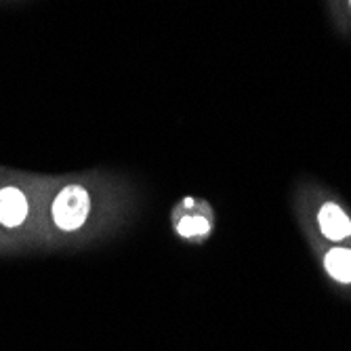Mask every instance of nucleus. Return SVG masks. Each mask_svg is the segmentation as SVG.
<instances>
[{
    "instance_id": "1",
    "label": "nucleus",
    "mask_w": 351,
    "mask_h": 351,
    "mask_svg": "<svg viewBox=\"0 0 351 351\" xmlns=\"http://www.w3.org/2000/svg\"><path fill=\"white\" fill-rule=\"evenodd\" d=\"M90 210L88 191L80 185L63 187L53 202V221L63 232H74L84 226Z\"/></svg>"
},
{
    "instance_id": "2",
    "label": "nucleus",
    "mask_w": 351,
    "mask_h": 351,
    "mask_svg": "<svg viewBox=\"0 0 351 351\" xmlns=\"http://www.w3.org/2000/svg\"><path fill=\"white\" fill-rule=\"evenodd\" d=\"M317 223H320V232L324 234V238L332 242H341L351 236V219L335 202H326L320 208V213H317Z\"/></svg>"
},
{
    "instance_id": "5",
    "label": "nucleus",
    "mask_w": 351,
    "mask_h": 351,
    "mask_svg": "<svg viewBox=\"0 0 351 351\" xmlns=\"http://www.w3.org/2000/svg\"><path fill=\"white\" fill-rule=\"evenodd\" d=\"M177 232L185 238L204 236V234H208V221L204 217H185L179 221Z\"/></svg>"
},
{
    "instance_id": "4",
    "label": "nucleus",
    "mask_w": 351,
    "mask_h": 351,
    "mask_svg": "<svg viewBox=\"0 0 351 351\" xmlns=\"http://www.w3.org/2000/svg\"><path fill=\"white\" fill-rule=\"evenodd\" d=\"M326 271L343 284H351V250L349 248H332L324 259Z\"/></svg>"
},
{
    "instance_id": "6",
    "label": "nucleus",
    "mask_w": 351,
    "mask_h": 351,
    "mask_svg": "<svg viewBox=\"0 0 351 351\" xmlns=\"http://www.w3.org/2000/svg\"><path fill=\"white\" fill-rule=\"evenodd\" d=\"M349 5H351V0H349Z\"/></svg>"
},
{
    "instance_id": "3",
    "label": "nucleus",
    "mask_w": 351,
    "mask_h": 351,
    "mask_svg": "<svg viewBox=\"0 0 351 351\" xmlns=\"http://www.w3.org/2000/svg\"><path fill=\"white\" fill-rule=\"evenodd\" d=\"M27 217V200L17 187L0 189V223L5 228H17Z\"/></svg>"
}]
</instances>
